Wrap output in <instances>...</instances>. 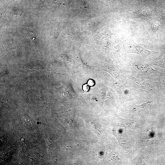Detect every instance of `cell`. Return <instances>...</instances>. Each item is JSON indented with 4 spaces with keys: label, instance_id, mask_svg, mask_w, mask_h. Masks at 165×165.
I'll list each match as a JSON object with an SVG mask.
<instances>
[{
    "label": "cell",
    "instance_id": "obj_7",
    "mask_svg": "<svg viewBox=\"0 0 165 165\" xmlns=\"http://www.w3.org/2000/svg\"><path fill=\"white\" fill-rule=\"evenodd\" d=\"M89 86L87 84L84 85L82 88L84 91L85 92L88 91L89 90Z\"/></svg>",
    "mask_w": 165,
    "mask_h": 165
},
{
    "label": "cell",
    "instance_id": "obj_2",
    "mask_svg": "<svg viewBox=\"0 0 165 165\" xmlns=\"http://www.w3.org/2000/svg\"><path fill=\"white\" fill-rule=\"evenodd\" d=\"M118 122L117 125L119 127L133 129H136L139 127L138 125H139V121H138L123 119L119 117H118Z\"/></svg>",
    "mask_w": 165,
    "mask_h": 165
},
{
    "label": "cell",
    "instance_id": "obj_4",
    "mask_svg": "<svg viewBox=\"0 0 165 165\" xmlns=\"http://www.w3.org/2000/svg\"><path fill=\"white\" fill-rule=\"evenodd\" d=\"M151 64L165 69V53L162 52L159 56L152 61Z\"/></svg>",
    "mask_w": 165,
    "mask_h": 165
},
{
    "label": "cell",
    "instance_id": "obj_6",
    "mask_svg": "<svg viewBox=\"0 0 165 165\" xmlns=\"http://www.w3.org/2000/svg\"><path fill=\"white\" fill-rule=\"evenodd\" d=\"M152 102V101L151 100H149L145 103L141 105L137 106L135 107V110L138 111H144L150 107Z\"/></svg>",
    "mask_w": 165,
    "mask_h": 165
},
{
    "label": "cell",
    "instance_id": "obj_1",
    "mask_svg": "<svg viewBox=\"0 0 165 165\" xmlns=\"http://www.w3.org/2000/svg\"><path fill=\"white\" fill-rule=\"evenodd\" d=\"M126 51L127 53H131L147 56L154 52L139 45L131 40H127L126 43Z\"/></svg>",
    "mask_w": 165,
    "mask_h": 165
},
{
    "label": "cell",
    "instance_id": "obj_8",
    "mask_svg": "<svg viewBox=\"0 0 165 165\" xmlns=\"http://www.w3.org/2000/svg\"><path fill=\"white\" fill-rule=\"evenodd\" d=\"M95 82L92 80H89L88 82V85L90 86H92L95 85Z\"/></svg>",
    "mask_w": 165,
    "mask_h": 165
},
{
    "label": "cell",
    "instance_id": "obj_3",
    "mask_svg": "<svg viewBox=\"0 0 165 165\" xmlns=\"http://www.w3.org/2000/svg\"><path fill=\"white\" fill-rule=\"evenodd\" d=\"M136 67L142 73L147 75L159 74L160 73L152 68L149 65L139 64L136 65Z\"/></svg>",
    "mask_w": 165,
    "mask_h": 165
},
{
    "label": "cell",
    "instance_id": "obj_5",
    "mask_svg": "<svg viewBox=\"0 0 165 165\" xmlns=\"http://www.w3.org/2000/svg\"><path fill=\"white\" fill-rule=\"evenodd\" d=\"M133 82L140 87L144 89L150 91V85L148 83L144 81L137 79H133Z\"/></svg>",
    "mask_w": 165,
    "mask_h": 165
}]
</instances>
